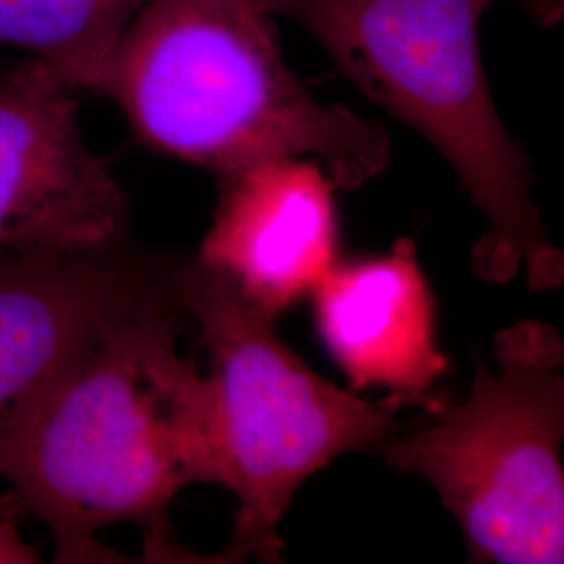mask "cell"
Here are the masks:
<instances>
[{
  "label": "cell",
  "mask_w": 564,
  "mask_h": 564,
  "mask_svg": "<svg viewBox=\"0 0 564 564\" xmlns=\"http://www.w3.org/2000/svg\"><path fill=\"white\" fill-rule=\"evenodd\" d=\"M184 321L172 286L0 410V479L48 527L55 563H132L97 540L123 523L141 527L147 563H199L167 512L188 485L226 487V466Z\"/></svg>",
  "instance_id": "1"
},
{
  "label": "cell",
  "mask_w": 564,
  "mask_h": 564,
  "mask_svg": "<svg viewBox=\"0 0 564 564\" xmlns=\"http://www.w3.org/2000/svg\"><path fill=\"white\" fill-rule=\"evenodd\" d=\"M95 97L113 102L147 149L218 181L302 158L354 191L391 160L381 123L310 93L253 0H151Z\"/></svg>",
  "instance_id": "2"
},
{
  "label": "cell",
  "mask_w": 564,
  "mask_h": 564,
  "mask_svg": "<svg viewBox=\"0 0 564 564\" xmlns=\"http://www.w3.org/2000/svg\"><path fill=\"white\" fill-rule=\"evenodd\" d=\"M496 0H276L347 80L414 128L449 163L487 230L473 249L485 281L524 272L531 289L564 281L533 202L523 147L508 132L485 76L479 23Z\"/></svg>",
  "instance_id": "3"
},
{
  "label": "cell",
  "mask_w": 564,
  "mask_h": 564,
  "mask_svg": "<svg viewBox=\"0 0 564 564\" xmlns=\"http://www.w3.org/2000/svg\"><path fill=\"white\" fill-rule=\"evenodd\" d=\"M176 300L209 364L226 489L237 498L230 542L214 563L284 561V512L310 477L347 452L381 447L405 403L345 391L291 351L220 272L193 256L172 268Z\"/></svg>",
  "instance_id": "4"
},
{
  "label": "cell",
  "mask_w": 564,
  "mask_h": 564,
  "mask_svg": "<svg viewBox=\"0 0 564 564\" xmlns=\"http://www.w3.org/2000/svg\"><path fill=\"white\" fill-rule=\"evenodd\" d=\"M496 370L475 358L466 400L424 410L381 444L423 477L464 533L470 563L564 558V345L552 324L496 333Z\"/></svg>",
  "instance_id": "5"
},
{
  "label": "cell",
  "mask_w": 564,
  "mask_h": 564,
  "mask_svg": "<svg viewBox=\"0 0 564 564\" xmlns=\"http://www.w3.org/2000/svg\"><path fill=\"white\" fill-rule=\"evenodd\" d=\"M128 197L90 151L76 93L41 61L0 65V260L120 241Z\"/></svg>",
  "instance_id": "6"
},
{
  "label": "cell",
  "mask_w": 564,
  "mask_h": 564,
  "mask_svg": "<svg viewBox=\"0 0 564 564\" xmlns=\"http://www.w3.org/2000/svg\"><path fill=\"white\" fill-rule=\"evenodd\" d=\"M218 186L197 258L274 323L339 262L337 186L302 158L251 165Z\"/></svg>",
  "instance_id": "7"
},
{
  "label": "cell",
  "mask_w": 564,
  "mask_h": 564,
  "mask_svg": "<svg viewBox=\"0 0 564 564\" xmlns=\"http://www.w3.org/2000/svg\"><path fill=\"white\" fill-rule=\"evenodd\" d=\"M172 291V268L120 241L0 260V410L121 316Z\"/></svg>",
  "instance_id": "8"
},
{
  "label": "cell",
  "mask_w": 564,
  "mask_h": 564,
  "mask_svg": "<svg viewBox=\"0 0 564 564\" xmlns=\"http://www.w3.org/2000/svg\"><path fill=\"white\" fill-rule=\"evenodd\" d=\"M310 295L321 343L351 389H389L424 410L444 402L435 389L449 360L414 242L400 239L387 253L339 260Z\"/></svg>",
  "instance_id": "9"
},
{
  "label": "cell",
  "mask_w": 564,
  "mask_h": 564,
  "mask_svg": "<svg viewBox=\"0 0 564 564\" xmlns=\"http://www.w3.org/2000/svg\"><path fill=\"white\" fill-rule=\"evenodd\" d=\"M151 0H0V44L95 95L128 28Z\"/></svg>",
  "instance_id": "10"
},
{
  "label": "cell",
  "mask_w": 564,
  "mask_h": 564,
  "mask_svg": "<svg viewBox=\"0 0 564 564\" xmlns=\"http://www.w3.org/2000/svg\"><path fill=\"white\" fill-rule=\"evenodd\" d=\"M28 517L30 512L13 489L0 494V564L41 563L39 550L25 544L21 533Z\"/></svg>",
  "instance_id": "11"
},
{
  "label": "cell",
  "mask_w": 564,
  "mask_h": 564,
  "mask_svg": "<svg viewBox=\"0 0 564 564\" xmlns=\"http://www.w3.org/2000/svg\"><path fill=\"white\" fill-rule=\"evenodd\" d=\"M527 13L542 25H552L563 18L564 0H519Z\"/></svg>",
  "instance_id": "12"
},
{
  "label": "cell",
  "mask_w": 564,
  "mask_h": 564,
  "mask_svg": "<svg viewBox=\"0 0 564 564\" xmlns=\"http://www.w3.org/2000/svg\"><path fill=\"white\" fill-rule=\"evenodd\" d=\"M253 2H256L258 7H262L263 11L270 13L272 18H276V15H274V4H276V0H253Z\"/></svg>",
  "instance_id": "13"
}]
</instances>
